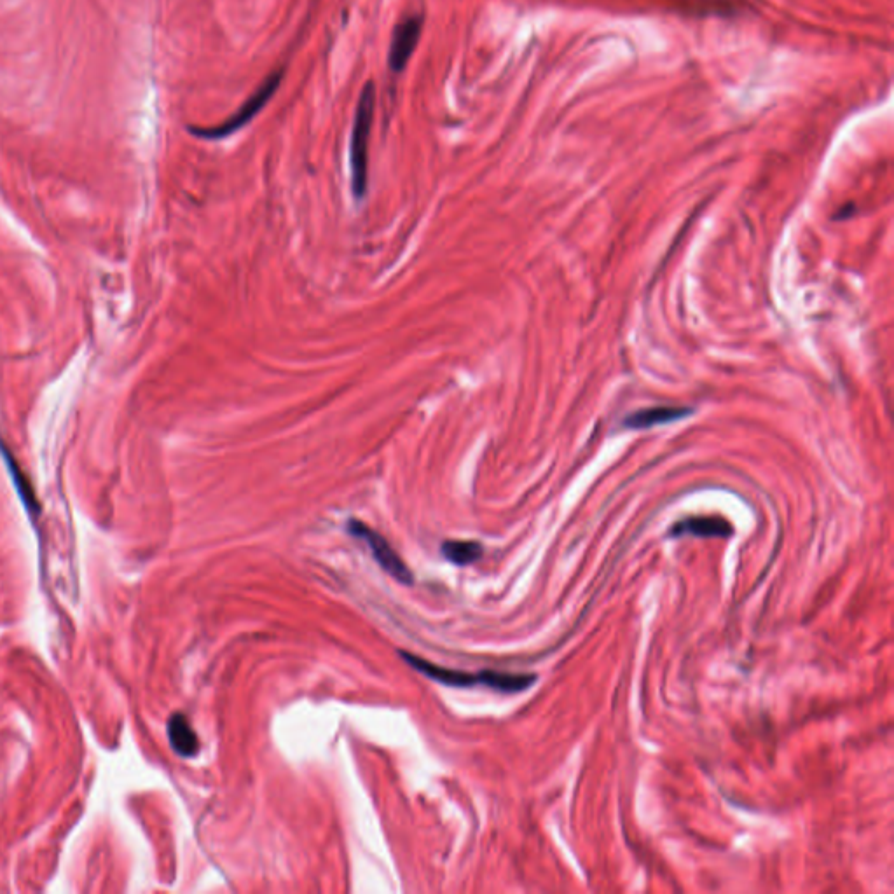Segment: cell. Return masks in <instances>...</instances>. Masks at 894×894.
<instances>
[{
  "instance_id": "30bf717a",
  "label": "cell",
  "mask_w": 894,
  "mask_h": 894,
  "mask_svg": "<svg viewBox=\"0 0 894 894\" xmlns=\"http://www.w3.org/2000/svg\"><path fill=\"white\" fill-rule=\"evenodd\" d=\"M690 413H692V411L687 409V407H652V409L638 411V413H634L633 416H629L626 420V427H657V425H666V423H673V421L681 420V418H685V416H688Z\"/></svg>"
},
{
  "instance_id": "6da1fadb",
  "label": "cell",
  "mask_w": 894,
  "mask_h": 894,
  "mask_svg": "<svg viewBox=\"0 0 894 894\" xmlns=\"http://www.w3.org/2000/svg\"><path fill=\"white\" fill-rule=\"evenodd\" d=\"M376 112V86L372 81L365 83L364 90L358 98L353 130L350 142L351 189L357 200H362L367 193L369 182V140H371L372 123Z\"/></svg>"
},
{
  "instance_id": "9c48e42d",
  "label": "cell",
  "mask_w": 894,
  "mask_h": 894,
  "mask_svg": "<svg viewBox=\"0 0 894 894\" xmlns=\"http://www.w3.org/2000/svg\"><path fill=\"white\" fill-rule=\"evenodd\" d=\"M0 454H2L4 463H6L7 472H9L11 479H13L14 489H16V493L20 496L21 503L25 505L27 512H30V516L35 519V517L41 514V507H39L37 498H35L34 489L30 486V482H28L25 474L21 472L20 465H18L16 458H14L11 451L4 446L2 439H0Z\"/></svg>"
},
{
  "instance_id": "8fae6325",
  "label": "cell",
  "mask_w": 894,
  "mask_h": 894,
  "mask_svg": "<svg viewBox=\"0 0 894 894\" xmlns=\"http://www.w3.org/2000/svg\"><path fill=\"white\" fill-rule=\"evenodd\" d=\"M441 551L442 556L456 566L475 563L484 554V549L479 542H468V540H447L442 544Z\"/></svg>"
},
{
  "instance_id": "ba28073f",
  "label": "cell",
  "mask_w": 894,
  "mask_h": 894,
  "mask_svg": "<svg viewBox=\"0 0 894 894\" xmlns=\"http://www.w3.org/2000/svg\"><path fill=\"white\" fill-rule=\"evenodd\" d=\"M168 739L179 757L191 758L200 751V741L186 715L175 713L168 720Z\"/></svg>"
},
{
  "instance_id": "5b68a950",
  "label": "cell",
  "mask_w": 894,
  "mask_h": 894,
  "mask_svg": "<svg viewBox=\"0 0 894 894\" xmlns=\"http://www.w3.org/2000/svg\"><path fill=\"white\" fill-rule=\"evenodd\" d=\"M402 659L416 669L418 673L425 674L432 681H437L446 687L467 688L482 685V671L477 674L465 673V671H456V669L442 668L434 662L425 661L418 655L400 652Z\"/></svg>"
},
{
  "instance_id": "277c9868",
  "label": "cell",
  "mask_w": 894,
  "mask_h": 894,
  "mask_svg": "<svg viewBox=\"0 0 894 894\" xmlns=\"http://www.w3.org/2000/svg\"><path fill=\"white\" fill-rule=\"evenodd\" d=\"M423 21L425 18L421 14H411L400 21L393 30L392 42L388 49V67L395 74H400L406 69L407 63L416 51L423 30Z\"/></svg>"
},
{
  "instance_id": "3957f363",
  "label": "cell",
  "mask_w": 894,
  "mask_h": 894,
  "mask_svg": "<svg viewBox=\"0 0 894 894\" xmlns=\"http://www.w3.org/2000/svg\"><path fill=\"white\" fill-rule=\"evenodd\" d=\"M346 530H348L351 537L357 538V540L367 545V549L371 551L374 561L390 577L395 578L400 584L413 585V571L409 570V566L400 559L397 551L393 549L392 544L383 535H379L378 531L372 530L367 524L358 521V519H350Z\"/></svg>"
},
{
  "instance_id": "8992f818",
  "label": "cell",
  "mask_w": 894,
  "mask_h": 894,
  "mask_svg": "<svg viewBox=\"0 0 894 894\" xmlns=\"http://www.w3.org/2000/svg\"><path fill=\"white\" fill-rule=\"evenodd\" d=\"M732 533V524L722 517H688L674 524L669 531V535L674 538H729Z\"/></svg>"
},
{
  "instance_id": "7a4b0ae2",
  "label": "cell",
  "mask_w": 894,
  "mask_h": 894,
  "mask_svg": "<svg viewBox=\"0 0 894 894\" xmlns=\"http://www.w3.org/2000/svg\"><path fill=\"white\" fill-rule=\"evenodd\" d=\"M283 77H285L283 69L271 72L259 84V88L231 116L227 117L226 121H222L217 126H208V128H191V133L196 137L205 138V140H222V138L240 131L241 128H245L271 102V98L275 97L276 91L280 90Z\"/></svg>"
},
{
  "instance_id": "52a82bcc",
  "label": "cell",
  "mask_w": 894,
  "mask_h": 894,
  "mask_svg": "<svg viewBox=\"0 0 894 894\" xmlns=\"http://www.w3.org/2000/svg\"><path fill=\"white\" fill-rule=\"evenodd\" d=\"M681 13L697 16H739L748 6L744 0H662Z\"/></svg>"
}]
</instances>
